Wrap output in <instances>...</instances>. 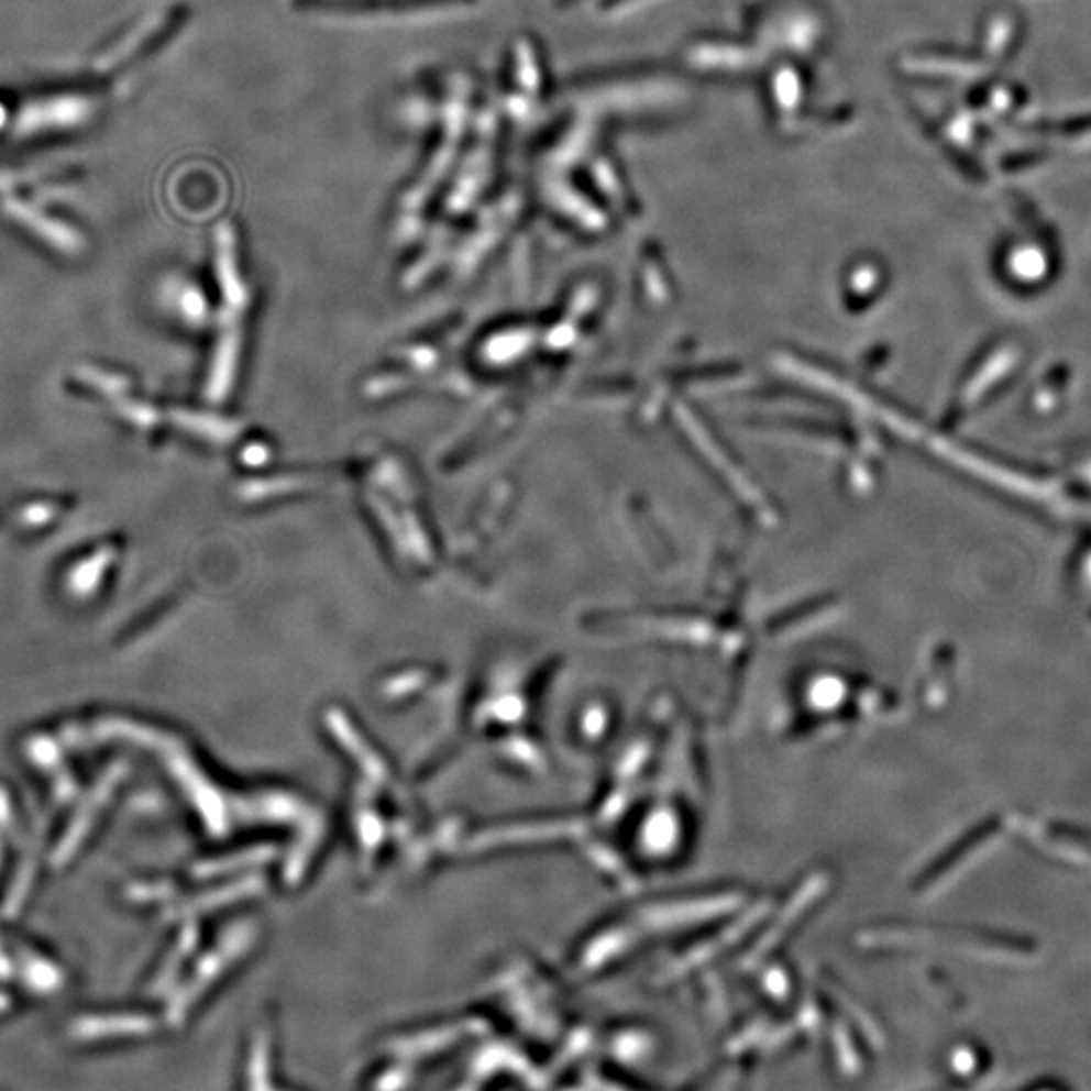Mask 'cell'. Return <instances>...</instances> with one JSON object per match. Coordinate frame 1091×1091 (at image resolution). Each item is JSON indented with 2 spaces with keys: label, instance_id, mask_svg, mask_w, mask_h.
I'll use <instances>...</instances> for the list:
<instances>
[{
  "label": "cell",
  "instance_id": "7a4b0ae2",
  "mask_svg": "<svg viewBox=\"0 0 1091 1091\" xmlns=\"http://www.w3.org/2000/svg\"><path fill=\"white\" fill-rule=\"evenodd\" d=\"M475 0H294L304 13L340 19H409L453 11Z\"/></svg>",
  "mask_w": 1091,
  "mask_h": 1091
},
{
  "label": "cell",
  "instance_id": "5b68a950",
  "mask_svg": "<svg viewBox=\"0 0 1091 1091\" xmlns=\"http://www.w3.org/2000/svg\"><path fill=\"white\" fill-rule=\"evenodd\" d=\"M91 115L89 101L77 98H57V100L41 101L26 108L21 118V130L35 132L45 128H69L81 124Z\"/></svg>",
  "mask_w": 1091,
  "mask_h": 1091
},
{
  "label": "cell",
  "instance_id": "30bf717a",
  "mask_svg": "<svg viewBox=\"0 0 1091 1091\" xmlns=\"http://www.w3.org/2000/svg\"><path fill=\"white\" fill-rule=\"evenodd\" d=\"M4 115H7V113H4L2 106H0V125L4 124Z\"/></svg>",
  "mask_w": 1091,
  "mask_h": 1091
},
{
  "label": "cell",
  "instance_id": "277c9868",
  "mask_svg": "<svg viewBox=\"0 0 1091 1091\" xmlns=\"http://www.w3.org/2000/svg\"><path fill=\"white\" fill-rule=\"evenodd\" d=\"M4 211L9 217H13L14 221L26 227L29 231H35L45 243H49L51 247L59 249L62 253L74 255V253H79V249H84V239L79 236V233H75L71 227L51 219L23 200H7Z\"/></svg>",
  "mask_w": 1091,
  "mask_h": 1091
},
{
  "label": "cell",
  "instance_id": "3957f363",
  "mask_svg": "<svg viewBox=\"0 0 1091 1091\" xmlns=\"http://www.w3.org/2000/svg\"><path fill=\"white\" fill-rule=\"evenodd\" d=\"M497 120L494 113H484L477 122L472 148L461 164L460 174L449 195V207L463 211L477 199L494 173L496 161Z\"/></svg>",
  "mask_w": 1091,
  "mask_h": 1091
},
{
  "label": "cell",
  "instance_id": "ba28073f",
  "mask_svg": "<svg viewBox=\"0 0 1091 1091\" xmlns=\"http://www.w3.org/2000/svg\"><path fill=\"white\" fill-rule=\"evenodd\" d=\"M79 376L86 378V383H91L93 386H100L101 390H108V393H118L125 388V383L122 378H115L112 374H101L98 371H91V368H81L79 371Z\"/></svg>",
  "mask_w": 1091,
  "mask_h": 1091
},
{
  "label": "cell",
  "instance_id": "52a82bcc",
  "mask_svg": "<svg viewBox=\"0 0 1091 1091\" xmlns=\"http://www.w3.org/2000/svg\"><path fill=\"white\" fill-rule=\"evenodd\" d=\"M113 559H115V548L103 546L98 552H93L89 559L75 564L69 572V578H67L69 591L75 596L91 595L100 586L103 572L112 564Z\"/></svg>",
  "mask_w": 1091,
  "mask_h": 1091
},
{
  "label": "cell",
  "instance_id": "9c48e42d",
  "mask_svg": "<svg viewBox=\"0 0 1091 1091\" xmlns=\"http://www.w3.org/2000/svg\"><path fill=\"white\" fill-rule=\"evenodd\" d=\"M49 509L51 508H47V506H43V508L41 509L29 508L25 511V516H29V521H31V524H38V521H41V518H43V520H49L51 518Z\"/></svg>",
  "mask_w": 1091,
  "mask_h": 1091
},
{
  "label": "cell",
  "instance_id": "6da1fadb",
  "mask_svg": "<svg viewBox=\"0 0 1091 1091\" xmlns=\"http://www.w3.org/2000/svg\"><path fill=\"white\" fill-rule=\"evenodd\" d=\"M451 89L453 91L445 103V115H443V124H441L439 144L434 146L431 156L425 162L422 173L410 183L407 192L400 199L403 221H412V217L425 212L433 199L434 192L443 185L447 174L451 173L455 158L460 154L463 134L470 124L467 122L470 89L463 79H460Z\"/></svg>",
  "mask_w": 1091,
  "mask_h": 1091
},
{
  "label": "cell",
  "instance_id": "8992f818",
  "mask_svg": "<svg viewBox=\"0 0 1091 1091\" xmlns=\"http://www.w3.org/2000/svg\"><path fill=\"white\" fill-rule=\"evenodd\" d=\"M166 23V14L154 13L150 14L148 19H144L142 23H137L128 35H125L115 47L110 51H106L101 55L100 59L96 62V71L98 74H108L112 71L115 67H120L122 63L128 62L136 51L142 49V45L148 41V38L154 37L162 26Z\"/></svg>",
  "mask_w": 1091,
  "mask_h": 1091
}]
</instances>
